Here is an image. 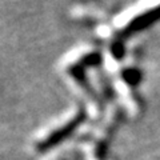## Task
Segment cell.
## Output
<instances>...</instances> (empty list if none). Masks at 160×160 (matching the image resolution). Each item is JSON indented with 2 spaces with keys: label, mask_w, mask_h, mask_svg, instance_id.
<instances>
[{
  "label": "cell",
  "mask_w": 160,
  "mask_h": 160,
  "mask_svg": "<svg viewBox=\"0 0 160 160\" xmlns=\"http://www.w3.org/2000/svg\"><path fill=\"white\" fill-rule=\"evenodd\" d=\"M83 119H84V115L83 113H79L78 116H75V119H72L71 122H68L66 126L60 127V129L52 132L51 135H48L46 139L42 140V142H40L38 146H36L38 151H40V152L48 151L49 148L58 146L59 143H62L63 140H66V138H68L69 135H71L75 131V129H76V127L79 126V124L83 122Z\"/></svg>",
  "instance_id": "1"
},
{
  "label": "cell",
  "mask_w": 160,
  "mask_h": 160,
  "mask_svg": "<svg viewBox=\"0 0 160 160\" xmlns=\"http://www.w3.org/2000/svg\"><path fill=\"white\" fill-rule=\"evenodd\" d=\"M158 20H160V6L149 9V11L144 12L142 15H139L138 18H135L131 22V24L127 27V32L128 31L131 33L132 32H139L144 28L152 26V24L156 23Z\"/></svg>",
  "instance_id": "2"
},
{
  "label": "cell",
  "mask_w": 160,
  "mask_h": 160,
  "mask_svg": "<svg viewBox=\"0 0 160 160\" xmlns=\"http://www.w3.org/2000/svg\"><path fill=\"white\" fill-rule=\"evenodd\" d=\"M122 78H123L124 82L128 84V86L135 87V86H138V84L142 82L143 73L138 68H126L122 72Z\"/></svg>",
  "instance_id": "3"
}]
</instances>
